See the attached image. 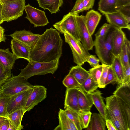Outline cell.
<instances>
[{
  "mask_svg": "<svg viewBox=\"0 0 130 130\" xmlns=\"http://www.w3.org/2000/svg\"><path fill=\"white\" fill-rule=\"evenodd\" d=\"M95 0H83V6L84 11L88 10L92 8Z\"/></svg>",
  "mask_w": 130,
  "mask_h": 130,
  "instance_id": "46",
  "label": "cell"
},
{
  "mask_svg": "<svg viewBox=\"0 0 130 130\" xmlns=\"http://www.w3.org/2000/svg\"><path fill=\"white\" fill-rule=\"evenodd\" d=\"M39 6L44 10H48L51 14L59 11V8L63 5V0H37Z\"/></svg>",
  "mask_w": 130,
  "mask_h": 130,
  "instance_id": "23",
  "label": "cell"
},
{
  "mask_svg": "<svg viewBox=\"0 0 130 130\" xmlns=\"http://www.w3.org/2000/svg\"><path fill=\"white\" fill-rule=\"evenodd\" d=\"M26 112L24 108H21L8 115V119L15 130H21L23 129L24 126L22 125L21 122Z\"/></svg>",
  "mask_w": 130,
  "mask_h": 130,
  "instance_id": "22",
  "label": "cell"
},
{
  "mask_svg": "<svg viewBox=\"0 0 130 130\" xmlns=\"http://www.w3.org/2000/svg\"><path fill=\"white\" fill-rule=\"evenodd\" d=\"M63 41L59 32L52 27L46 29L31 49L30 60L49 62L60 58Z\"/></svg>",
  "mask_w": 130,
  "mask_h": 130,
  "instance_id": "1",
  "label": "cell"
},
{
  "mask_svg": "<svg viewBox=\"0 0 130 130\" xmlns=\"http://www.w3.org/2000/svg\"><path fill=\"white\" fill-rule=\"evenodd\" d=\"M62 83L67 88H76L80 87L81 85L74 77L69 73L65 77Z\"/></svg>",
  "mask_w": 130,
  "mask_h": 130,
  "instance_id": "34",
  "label": "cell"
},
{
  "mask_svg": "<svg viewBox=\"0 0 130 130\" xmlns=\"http://www.w3.org/2000/svg\"><path fill=\"white\" fill-rule=\"evenodd\" d=\"M114 28L111 27L103 37L95 38L94 46L95 53L102 64L110 66L115 57L113 52L112 38Z\"/></svg>",
  "mask_w": 130,
  "mask_h": 130,
  "instance_id": "2",
  "label": "cell"
},
{
  "mask_svg": "<svg viewBox=\"0 0 130 130\" xmlns=\"http://www.w3.org/2000/svg\"><path fill=\"white\" fill-rule=\"evenodd\" d=\"M87 128L89 130H105V121L100 113H93Z\"/></svg>",
  "mask_w": 130,
  "mask_h": 130,
  "instance_id": "25",
  "label": "cell"
},
{
  "mask_svg": "<svg viewBox=\"0 0 130 130\" xmlns=\"http://www.w3.org/2000/svg\"><path fill=\"white\" fill-rule=\"evenodd\" d=\"M9 126V122L8 120L0 126V130H8Z\"/></svg>",
  "mask_w": 130,
  "mask_h": 130,
  "instance_id": "50",
  "label": "cell"
},
{
  "mask_svg": "<svg viewBox=\"0 0 130 130\" xmlns=\"http://www.w3.org/2000/svg\"><path fill=\"white\" fill-rule=\"evenodd\" d=\"M105 100L107 109L117 117L124 130H129L130 120L126 112L125 102L114 95L107 97Z\"/></svg>",
  "mask_w": 130,
  "mask_h": 130,
  "instance_id": "4",
  "label": "cell"
},
{
  "mask_svg": "<svg viewBox=\"0 0 130 130\" xmlns=\"http://www.w3.org/2000/svg\"><path fill=\"white\" fill-rule=\"evenodd\" d=\"M116 10L122 14L129 23H130V4L119 7L116 9Z\"/></svg>",
  "mask_w": 130,
  "mask_h": 130,
  "instance_id": "41",
  "label": "cell"
},
{
  "mask_svg": "<svg viewBox=\"0 0 130 130\" xmlns=\"http://www.w3.org/2000/svg\"><path fill=\"white\" fill-rule=\"evenodd\" d=\"M83 0H76L75 5L71 12L76 15L84 11L83 6Z\"/></svg>",
  "mask_w": 130,
  "mask_h": 130,
  "instance_id": "42",
  "label": "cell"
},
{
  "mask_svg": "<svg viewBox=\"0 0 130 130\" xmlns=\"http://www.w3.org/2000/svg\"><path fill=\"white\" fill-rule=\"evenodd\" d=\"M103 65V69L99 83V87L104 88L105 87V82L108 75V69L110 66L104 64Z\"/></svg>",
  "mask_w": 130,
  "mask_h": 130,
  "instance_id": "38",
  "label": "cell"
},
{
  "mask_svg": "<svg viewBox=\"0 0 130 130\" xmlns=\"http://www.w3.org/2000/svg\"><path fill=\"white\" fill-rule=\"evenodd\" d=\"M59 58L49 62H41L30 60L26 66L20 70L19 75L27 79L36 75H44L48 73L53 74L57 70Z\"/></svg>",
  "mask_w": 130,
  "mask_h": 130,
  "instance_id": "3",
  "label": "cell"
},
{
  "mask_svg": "<svg viewBox=\"0 0 130 130\" xmlns=\"http://www.w3.org/2000/svg\"><path fill=\"white\" fill-rule=\"evenodd\" d=\"M76 18L80 41L88 51L92 50L94 46V41L86 26L84 16L76 15Z\"/></svg>",
  "mask_w": 130,
  "mask_h": 130,
  "instance_id": "11",
  "label": "cell"
},
{
  "mask_svg": "<svg viewBox=\"0 0 130 130\" xmlns=\"http://www.w3.org/2000/svg\"><path fill=\"white\" fill-rule=\"evenodd\" d=\"M2 5L4 21L10 22L17 19L23 14L25 0L1 1Z\"/></svg>",
  "mask_w": 130,
  "mask_h": 130,
  "instance_id": "7",
  "label": "cell"
},
{
  "mask_svg": "<svg viewBox=\"0 0 130 130\" xmlns=\"http://www.w3.org/2000/svg\"><path fill=\"white\" fill-rule=\"evenodd\" d=\"M10 98L0 93V117L7 118V107Z\"/></svg>",
  "mask_w": 130,
  "mask_h": 130,
  "instance_id": "33",
  "label": "cell"
},
{
  "mask_svg": "<svg viewBox=\"0 0 130 130\" xmlns=\"http://www.w3.org/2000/svg\"><path fill=\"white\" fill-rule=\"evenodd\" d=\"M126 37L125 34L122 29L114 28L112 44L113 53L115 57H119Z\"/></svg>",
  "mask_w": 130,
  "mask_h": 130,
  "instance_id": "18",
  "label": "cell"
},
{
  "mask_svg": "<svg viewBox=\"0 0 130 130\" xmlns=\"http://www.w3.org/2000/svg\"><path fill=\"white\" fill-rule=\"evenodd\" d=\"M33 85L27 79L19 75L12 76L0 87V93L11 97L22 91L32 89Z\"/></svg>",
  "mask_w": 130,
  "mask_h": 130,
  "instance_id": "5",
  "label": "cell"
},
{
  "mask_svg": "<svg viewBox=\"0 0 130 130\" xmlns=\"http://www.w3.org/2000/svg\"><path fill=\"white\" fill-rule=\"evenodd\" d=\"M58 118L59 124L54 130H77L74 123L67 116L64 110L59 108Z\"/></svg>",
  "mask_w": 130,
  "mask_h": 130,
  "instance_id": "21",
  "label": "cell"
},
{
  "mask_svg": "<svg viewBox=\"0 0 130 130\" xmlns=\"http://www.w3.org/2000/svg\"><path fill=\"white\" fill-rule=\"evenodd\" d=\"M2 9V4L1 2L0 1V25L4 22L3 19Z\"/></svg>",
  "mask_w": 130,
  "mask_h": 130,
  "instance_id": "51",
  "label": "cell"
},
{
  "mask_svg": "<svg viewBox=\"0 0 130 130\" xmlns=\"http://www.w3.org/2000/svg\"><path fill=\"white\" fill-rule=\"evenodd\" d=\"M130 4V0H117L116 9L120 7Z\"/></svg>",
  "mask_w": 130,
  "mask_h": 130,
  "instance_id": "48",
  "label": "cell"
},
{
  "mask_svg": "<svg viewBox=\"0 0 130 130\" xmlns=\"http://www.w3.org/2000/svg\"><path fill=\"white\" fill-rule=\"evenodd\" d=\"M117 0H100L98 10L103 15L105 13L117 11L116 5Z\"/></svg>",
  "mask_w": 130,
  "mask_h": 130,
  "instance_id": "29",
  "label": "cell"
},
{
  "mask_svg": "<svg viewBox=\"0 0 130 130\" xmlns=\"http://www.w3.org/2000/svg\"><path fill=\"white\" fill-rule=\"evenodd\" d=\"M11 47L12 53L17 59L23 58L28 62L30 61V49L28 46L13 38L11 41Z\"/></svg>",
  "mask_w": 130,
  "mask_h": 130,
  "instance_id": "15",
  "label": "cell"
},
{
  "mask_svg": "<svg viewBox=\"0 0 130 130\" xmlns=\"http://www.w3.org/2000/svg\"><path fill=\"white\" fill-rule=\"evenodd\" d=\"M107 22L115 28H126L129 30L130 25L128 21L118 11L105 13L104 14Z\"/></svg>",
  "mask_w": 130,
  "mask_h": 130,
  "instance_id": "14",
  "label": "cell"
},
{
  "mask_svg": "<svg viewBox=\"0 0 130 130\" xmlns=\"http://www.w3.org/2000/svg\"><path fill=\"white\" fill-rule=\"evenodd\" d=\"M120 84L113 94L130 105V84Z\"/></svg>",
  "mask_w": 130,
  "mask_h": 130,
  "instance_id": "26",
  "label": "cell"
},
{
  "mask_svg": "<svg viewBox=\"0 0 130 130\" xmlns=\"http://www.w3.org/2000/svg\"><path fill=\"white\" fill-rule=\"evenodd\" d=\"M11 0H0L1 1H11Z\"/></svg>",
  "mask_w": 130,
  "mask_h": 130,
  "instance_id": "53",
  "label": "cell"
},
{
  "mask_svg": "<svg viewBox=\"0 0 130 130\" xmlns=\"http://www.w3.org/2000/svg\"><path fill=\"white\" fill-rule=\"evenodd\" d=\"M101 17L102 15L98 11L92 9L88 11L84 16L86 26L91 36L94 33Z\"/></svg>",
  "mask_w": 130,
  "mask_h": 130,
  "instance_id": "17",
  "label": "cell"
},
{
  "mask_svg": "<svg viewBox=\"0 0 130 130\" xmlns=\"http://www.w3.org/2000/svg\"><path fill=\"white\" fill-rule=\"evenodd\" d=\"M11 69H9L0 63V87L11 76Z\"/></svg>",
  "mask_w": 130,
  "mask_h": 130,
  "instance_id": "36",
  "label": "cell"
},
{
  "mask_svg": "<svg viewBox=\"0 0 130 130\" xmlns=\"http://www.w3.org/2000/svg\"><path fill=\"white\" fill-rule=\"evenodd\" d=\"M33 90L27 102L24 109L28 112L46 97L47 89L42 85H33Z\"/></svg>",
  "mask_w": 130,
  "mask_h": 130,
  "instance_id": "12",
  "label": "cell"
},
{
  "mask_svg": "<svg viewBox=\"0 0 130 130\" xmlns=\"http://www.w3.org/2000/svg\"><path fill=\"white\" fill-rule=\"evenodd\" d=\"M8 119L7 118L0 117V126L5 122Z\"/></svg>",
  "mask_w": 130,
  "mask_h": 130,
  "instance_id": "52",
  "label": "cell"
},
{
  "mask_svg": "<svg viewBox=\"0 0 130 130\" xmlns=\"http://www.w3.org/2000/svg\"><path fill=\"white\" fill-rule=\"evenodd\" d=\"M64 108H68L78 112V90L77 88H67L65 93Z\"/></svg>",
  "mask_w": 130,
  "mask_h": 130,
  "instance_id": "16",
  "label": "cell"
},
{
  "mask_svg": "<svg viewBox=\"0 0 130 130\" xmlns=\"http://www.w3.org/2000/svg\"><path fill=\"white\" fill-rule=\"evenodd\" d=\"M17 59L9 51V48H0V63L5 67L12 69L15 61Z\"/></svg>",
  "mask_w": 130,
  "mask_h": 130,
  "instance_id": "24",
  "label": "cell"
},
{
  "mask_svg": "<svg viewBox=\"0 0 130 130\" xmlns=\"http://www.w3.org/2000/svg\"><path fill=\"white\" fill-rule=\"evenodd\" d=\"M33 89L22 91L10 97L7 107L8 114L21 108H25Z\"/></svg>",
  "mask_w": 130,
  "mask_h": 130,
  "instance_id": "10",
  "label": "cell"
},
{
  "mask_svg": "<svg viewBox=\"0 0 130 130\" xmlns=\"http://www.w3.org/2000/svg\"><path fill=\"white\" fill-rule=\"evenodd\" d=\"M76 15L71 11L64 15L62 19L53 25L59 32H67L77 40L80 41L76 18Z\"/></svg>",
  "mask_w": 130,
  "mask_h": 130,
  "instance_id": "8",
  "label": "cell"
},
{
  "mask_svg": "<svg viewBox=\"0 0 130 130\" xmlns=\"http://www.w3.org/2000/svg\"><path fill=\"white\" fill-rule=\"evenodd\" d=\"M123 83L130 84V65L123 66Z\"/></svg>",
  "mask_w": 130,
  "mask_h": 130,
  "instance_id": "43",
  "label": "cell"
},
{
  "mask_svg": "<svg viewBox=\"0 0 130 130\" xmlns=\"http://www.w3.org/2000/svg\"><path fill=\"white\" fill-rule=\"evenodd\" d=\"M99 85L98 83L90 75L82 83L80 87L86 93L90 94L96 90Z\"/></svg>",
  "mask_w": 130,
  "mask_h": 130,
  "instance_id": "31",
  "label": "cell"
},
{
  "mask_svg": "<svg viewBox=\"0 0 130 130\" xmlns=\"http://www.w3.org/2000/svg\"><path fill=\"white\" fill-rule=\"evenodd\" d=\"M69 73L72 75L80 85L90 76L88 71L78 65L72 67Z\"/></svg>",
  "mask_w": 130,
  "mask_h": 130,
  "instance_id": "27",
  "label": "cell"
},
{
  "mask_svg": "<svg viewBox=\"0 0 130 130\" xmlns=\"http://www.w3.org/2000/svg\"><path fill=\"white\" fill-rule=\"evenodd\" d=\"M130 43L129 41L125 38L119 56L124 67L130 64Z\"/></svg>",
  "mask_w": 130,
  "mask_h": 130,
  "instance_id": "30",
  "label": "cell"
},
{
  "mask_svg": "<svg viewBox=\"0 0 130 130\" xmlns=\"http://www.w3.org/2000/svg\"><path fill=\"white\" fill-rule=\"evenodd\" d=\"M95 91L90 93L93 104L105 121L108 118L106 105L104 103L101 91L97 90Z\"/></svg>",
  "mask_w": 130,
  "mask_h": 130,
  "instance_id": "20",
  "label": "cell"
},
{
  "mask_svg": "<svg viewBox=\"0 0 130 130\" xmlns=\"http://www.w3.org/2000/svg\"><path fill=\"white\" fill-rule=\"evenodd\" d=\"M64 34L65 41L69 44L72 50L74 62L77 65L82 66L87 62V58L90 55L88 51L80 41L67 32Z\"/></svg>",
  "mask_w": 130,
  "mask_h": 130,
  "instance_id": "6",
  "label": "cell"
},
{
  "mask_svg": "<svg viewBox=\"0 0 130 130\" xmlns=\"http://www.w3.org/2000/svg\"><path fill=\"white\" fill-rule=\"evenodd\" d=\"M115 76L117 82L123 83V66L119 57H115L110 66Z\"/></svg>",
  "mask_w": 130,
  "mask_h": 130,
  "instance_id": "28",
  "label": "cell"
},
{
  "mask_svg": "<svg viewBox=\"0 0 130 130\" xmlns=\"http://www.w3.org/2000/svg\"><path fill=\"white\" fill-rule=\"evenodd\" d=\"M103 69L102 64L92 68L88 71L90 75L99 83Z\"/></svg>",
  "mask_w": 130,
  "mask_h": 130,
  "instance_id": "37",
  "label": "cell"
},
{
  "mask_svg": "<svg viewBox=\"0 0 130 130\" xmlns=\"http://www.w3.org/2000/svg\"><path fill=\"white\" fill-rule=\"evenodd\" d=\"M115 81L117 82V80L110 66L108 69L107 77L105 81V86Z\"/></svg>",
  "mask_w": 130,
  "mask_h": 130,
  "instance_id": "45",
  "label": "cell"
},
{
  "mask_svg": "<svg viewBox=\"0 0 130 130\" xmlns=\"http://www.w3.org/2000/svg\"><path fill=\"white\" fill-rule=\"evenodd\" d=\"M76 88L78 90V104L80 110L90 111L93 104L90 94L86 93L80 87Z\"/></svg>",
  "mask_w": 130,
  "mask_h": 130,
  "instance_id": "19",
  "label": "cell"
},
{
  "mask_svg": "<svg viewBox=\"0 0 130 130\" xmlns=\"http://www.w3.org/2000/svg\"><path fill=\"white\" fill-rule=\"evenodd\" d=\"M106 125L108 130H117L110 120L107 118L105 121Z\"/></svg>",
  "mask_w": 130,
  "mask_h": 130,
  "instance_id": "47",
  "label": "cell"
},
{
  "mask_svg": "<svg viewBox=\"0 0 130 130\" xmlns=\"http://www.w3.org/2000/svg\"><path fill=\"white\" fill-rule=\"evenodd\" d=\"M106 110L107 118L111 120L117 130H124L117 117L107 108Z\"/></svg>",
  "mask_w": 130,
  "mask_h": 130,
  "instance_id": "39",
  "label": "cell"
},
{
  "mask_svg": "<svg viewBox=\"0 0 130 130\" xmlns=\"http://www.w3.org/2000/svg\"><path fill=\"white\" fill-rule=\"evenodd\" d=\"M82 129L87 128L90 121L92 113L90 111L80 110L78 112Z\"/></svg>",
  "mask_w": 130,
  "mask_h": 130,
  "instance_id": "35",
  "label": "cell"
},
{
  "mask_svg": "<svg viewBox=\"0 0 130 130\" xmlns=\"http://www.w3.org/2000/svg\"><path fill=\"white\" fill-rule=\"evenodd\" d=\"M87 62L92 68H93L99 65L100 61L95 55L90 54L87 58Z\"/></svg>",
  "mask_w": 130,
  "mask_h": 130,
  "instance_id": "44",
  "label": "cell"
},
{
  "mask_svg": "<svg viewBox=\"0 0 130 130\" xmlns=\"http://www.w3.org/2000/svg\"><path fill=\"white\" fill-rule=\"evenodd\" d=\"M64 111L67 116L74 123L77 130H82V128L78 112L68 108L65 109Z\"/></svg>",
  "mask_w": 130,
  "mask_h": 130,
  "instance_id": "32",
  "label": "cell"
},
{
  "mask_svg": "<svg viewBox=\"0 0 130 130\" xmlns=\"http://www.w3.org/2000/svg\"><path fill=\"white\" fill-rule=\"evenodd\" d=\"M24 10L26 14L25 18L33 24L34 27L43 26L49 23L44 11L32 7L29 4L25 5Z\"/></svg>",
  "mask_w": 130,
  "mask_h": 130,
  "instance_id": "9",
  "label": "cell"
},
{
  "mask_svg": "<svg viewBox=\"0 0 130 130\" xmlns=\"http://www.w3.org/2000/svg\"><path fill=\"white\" fill-rule=\"evenodd\" d=\"M4 29L0 25V43L2 42H5L6 39L4 34Z\"/></svg>",
  "mask_w": 130,
  "mask_h": 130,
  "instance_id": "49",
  "label": "cell"
},
{
  "mask_svg": "<svg viewBox=\"0 0 130 130\" xmlns=\"http://www.w3.org/2000/svg\"><path fill=\"white\" fill-rule=\"evenodd\" d=\"M111 27V26L109 24L105 23L94 35L95 38L104 37L106 35Z\"/></svg>",
  "mask_w": 130,
  "mask_h": 130,
  "instance_id": "40",
  "label": "cell"
},
{
  "mask_svg": "<svg viewBox=\"0 0 130 130\" xmlns=\"http://www.w3.org/2000/svg\"><path fill=\"white\" fill-rule=\"evenodd\" d=\"M41 35L35 34L25 29L16 30L9 35L14 39L28 46L31 49L33 47Z\"/></svg>",
  "mask_w": 130,
  "mask_h": 130,
  "instance_id": "13",
  "label": "cell"
}]
</instances>
